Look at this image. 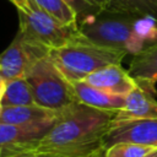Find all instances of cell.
<instances>
[{
  "label": "cell",
  "instance_id": "obj_5",
  "mask_svg": "<svg viewBox=\"0 0 157 157\" xmlns=\"http://www.w3.org/2000/svg\"><path fill=\"white\" fill-rule=\"evenodd\" d=\"M20 28L27 38L48 49L64 47L80 36L77 25H64L43 11L34 0L27 9H17Z\"/></svg>",
  "mask_w": 157,
  "mask_h": 157
},
{
  "label": "cell",
  "instance_id": "obj_24",
  "mask_svg": "<svg viewBox=\"0 0 157 157\" xmlns=\"http://www.w3.org/2000/svg\"><path fill=\"white\" fill-rule=\"evenodd\" d=\"M5 82H6V80H5V78L1 76V74H0V85H2V83H5Z\"/></svg>",
  "mask_w": 157,
  "mask_h": 157
},
{
  "label": "cell",
  "instance_id": "obj_23",
  "mask_svg": "<svg viewBox=\"0 0 157 157\" xmlns=\"http://www.w3.org/2000/svg\"><path fill=\"white\" fill-rule=\"evenodd\" d=\"M38 157H63V156H48V155H38ZM94 157H104V155L94 156Z\"/></svg>",
  "mask_w": 157,
  "mask_h": 157
},
{
  "label": "cell",
  "instance_id": "obj_14",
  "mask_svg": "<svg viewBox=\"0 0 157 157\" xmlns=\"http://www.w3.org/2000/svg\"><path fill=\"white\" fill-rule=\"evenodd\" d=\"M104 10L115 13L151 17L157 21V0H103Z\"/></svg>",
  "mask_w": 157,
  "mask_h": 157
},
{
  "label": "cell",
  "instance_id": "obj_17",
  "mask_svg": "<svg viewBox=\"0 0 157 157\" xmlns=\"http://www.w3.org/2000/svg\"><path fill=\"white\" fill-rule=\"evenodd\" d=\"M153 150L157 148L130 142H119L108 147L104 152V157H144Z\"/></svg>",
  "mask_w": 157,
  "mask_h": 157
},
{
  "label": "cell",
  "instance_id": "obj_2",
  "mask_svg": "<svg viewBox=\"0 0 157 157\" xmlns=\"http://www.w3.org/2000/svg\"><path fill=\"white\" fill-rule=\"evenodd\" d=\"M77 27L81 36L90 42L131 55L157 42V21L151 17L103 10L77 22Z\"/></svg>",
  "mask_w": 157,
  "mask_h": 157
},
{
  "label": "cell",
  "instance_id": "obj_8",
  "mask_svg": "<svg viewBox=\"0 0 157 157\" xmlns=\"http://www.w3.org/2000/svg\"><path fill=\"white\" fill-rule=\"evenodd\" d=\"M119 142H130L157 148V119H134L112 123L105 135V150Z\"/></svg>",
  "mask_w": 157,
  "mask_h": 157
},
{
  "label": "cell",
  "instance_id": "obj_6",
  "mask_svg": "<svg viewBox=\"0 0 157 157\" xmlns=\"http://www.w3.org/2000/svg\"><path fill=\"white\" fill-rule=\"evenodd\" d=\"M48 53V48L27 38L18 31L7 49L0 54V74L6 81L25 77L26 71Z\"/></svg>",
  "mask_w": 157,
  "mask_h": 157
},
{
  "label": "cell",
  "instance_id": "obj_4",
  "mask_svg": "<svg viewBox=\"0 0 157 157\" xmlns=\"http://www.w3.org/2000/svg\"><path fill=\"white\" fill-rule=\"evenodd\" d=\"M25 78L31 86L34 103L40 107L58 112L77 102L71 82L61 74L49 55L38 59L26 71Z\"/></svg>",
  "mask_w": 157,
  "mask_h": 157
},
{
  "label": "cell",
  "instance_id": "obj_11",
  "mask_svg": "<svg viewBox=\"0 0 157 157\" xmlns=\"http://www.w3.org/2000/svg\"><path fill=\"white\" fill-rule=\"evenodd\" d=\"M134 119H157V101L153 93L139 86L125 96L124 107L114 117V121Z\"/></svg>",
  "mask_w": 157,
  "mask_h": 157
},
{
  "label": "cell",
  "instance_id": "obj_16",
  "mask_svg": "<svg viewBox=\"0 0 157 157\" xmlns=\"http://www.w3.org/2000/svg\"><path fill=\"white\" fill-rule=\"evenodd\" d=\"M36 4L52 17L64 25H77V16L64 0H34Z\"/></svg>",
  "mask_w": 157,
  "mask_h": 157
},
{
  "label": "cell",
  "instance_id": "obj_9",
  "mask_svg": "<svg viewBox=\"0 0 157 157\" xmlns=\"http://www.w3.org/2000/svg\"><path fill=\"white\" fill-rule=\"evenodd\" d=\"M83 81L109 93L121 96H126L137 87L136 81L131 77L129 71L121 66V64L104 66L88 75Z\"/></svg>",
  "mask_w": 157,
  "mask_h": 157
},
{
  "label": "cell",
  "instance_id": "obj_10",
  "mask_svg": "<svg viewBox=\"0 0 157 157\" xmlns=\"http://www.w3.org/2000/svg\"><path fill=\"white\" fill-rule=\"evenodd\" d=\"M128 71L139 87L155 94V85L157 83V42L132 55Z\"/></svg>",
  "mask_w": 157,
  "mask_h": 157
},
{
  "label": "cell",
  "instance_id": "obj_20",
  "mask_svg": "<svg viewBox=\"0 0 157 157\" xmlns=\"http://www.w3.org/2000/svg\"><path fill=\"white\" fill-rule=\"evenodd\" d=\"M5 86H6V82L0 85V103H1V99H2V96H4V92H5Z\"/></svg>",
  "mask_w": 157,
  "mask_h": 157
},
{
  "label": "cell",
  "instance_id": "obj_7",
  "mask_svg": "<svg viewBox=\"0 0 157 157\" xmlns=\"http://www.w3.org/2000/svg\"><path fill=\"white\" fill-rule=\"evenodd\" d=\"M54 121L55 119H52L26 125L0 123V157H17L32 153Z\"/></svg>",
  "mask_w": 157,
  "mask_h": 157
},
{
  "label": "cell",
  "instance_id": "obj_18",
  "mask_svg": "<svg viewBox=\"0 0 157 157\" xmlns=\"http://www.w3.org/2000/svg\"><path fill=\"white\" fill-rule=\"evenodd\" d=\"M76 13L77 22L86 17L97 15L104 10L103 0H64Z\"/></svg>",
  "mask_w": 157,
  "mask_h": 157
},
{
  "label": "cell",
  "instance_id": "obj_19",
  "mask_svg": "<svg viewBox=\"0 0 157 157\" xmlns=\"http://www.w3.org/2000/svg\"><path fill=\"white\" fill-rule=\"evenodd\" d=\"M10 1L13 2L17 9H27L31 4V0H10Z\"/></svg>",
  "mask_w": 157,
  "mask_h": 157
},
{
  "label": "cell",
  "instance_id": "obj_15",
  "mask_svg": "<svg viewBox=\"0 0 157 157\" xmlns=\"http://www.w3.org/2000/svg\"><path fill=\"white\" fill-rule=\"evenodd\" d=\"M36 104L33 93L29 83L25 77H17L6 81L5 92L1 99L2 107H15V105H29Z\"/></svg>",
  "mask_w": 157,
  "mask_h": 157
},
{
  "label": "cell",
  "instance_id": "obj_12",
  "mask_svg": "<svg viewBox=\"0 0 157 157\" xmlns=\"http://www.w3.org/2000/svg\"><path fill=\"white\" fill-rule=\"evenodd\" d=\"M77 102L94 107L103 110L118 112L125 104V96L109 93L101 88H97L86 81L71 82Z\"/></svg>",
  "mask_w": 157,
  "mask_h": 157
},
{
  "label": "cell",
  "instance_id": "obj_21",
  "mask_svg": "<svg viewBox=\"0 0 157 157\" xmlns=\"http://www.w3.org/2000/svg\"><path fill=\"white\" fill-rule=\"evenodd\" d=\"M17 157H38V155L36 153H25V155H20Z\"/></svg>",
  "mask_w": 157,
  "mask_h": 157
},
{
  "label": "cell",
  "instance_id": "obj_3",
  "mask_svg": "<svg viewBox=\"0 0 157 157\" xmlns=\"http://www.w3.org/2000/svg\"><path fill=\"white\" fill-rule=\"evenodd\" d=\"M52 61L70 81H83L92 72L113 64H121L128 55L123 50L94 44L80 36L71 43L49 49Z\"/></svg>",
  "mask_w": 157,
  "mask_h": 157
},
{
  "label": "cell",
  "instance_id": "obj_22",
  "mask_svg": "<svg viewBox=\"0 0 157 157\" xmlns=\"http://www.w3.org/2000/svg\"><path fill=\"white\" fill-rule=\"evenodd\" d=\"M144 157H157V150H153L152 152L147 153V155H146V156H144Z\"/></svg>",
  "mask_w": 157,
  "mask_h": 157
},
{
  "label": "cell",
  "instance_id": "obj_1",
  "mask_svg": "<svg viewBox=\"0 0 157 157\" xmlns=\"http://www.w3.org/2000/svg\"><path fill=\"white\" fill-rule=\"evenodd\" d=\"M115 113L74 102L56 112L53 126L32 153L63 157L104 155V139Z\"/></svg>",
  "mask_w": 157,
  "mask_h": 157
},
{
  "label": "cell",
  "instance_id": "obj_13",
  "mask_svg": "<svg viewBox=\"0 0 157 157\" xmlns=\"http://www.w3.org/2000/svg\"><path fill=\"white\" fill-rule=\"evenodd\" d=\"M56 118V112L40 107L38 104L29 105H15V107H2L0 114V123L26 125L34 124L39 121L52 120Z\"/></svg>",
  "mask_w": 157,
  "mask_h": 157
},
{
  "label": "cell",
  "instance_id": "obj_25",
  "mask_svg": "<svg viewBox=\"0 0 157 157\" xmlns=\"http://www.w3.org/2000/svg\"><path fill=\"white\" fill-rule=\"evenodd\" d=\"M1 110H2V105H1V103H0V114H1Z\"/></svg>",
  "mask_w": 157,
  "mask_h": 157
}]
</instances>
